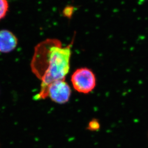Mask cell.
Returning a JSON list of instances; mask_svg holds the SVG:
<instances>
[{"label":"cell","mask_w":148,"mask_h":148,"mask_svg":"<svg viewBox=\"0 0 148 148\" xmlns=\"http://www.w3.org/2000/svg\"><path fill=\"white\" fill-rule=\"evenodd\" d=\"M72 43L64 47L58 39H48L37 45L31 64L32 72L41 81L36 99H45L50 84L65 80L70 70Z\"/></svg>","instance_id":"cell-1"},{"label":"cell","mask_w":148,"mask_h":148,"mask_svg":"<svg viewBox=\"0 0 148 148\" xmlns=\"http://www.w3.org/2000/svg\"><path fill=\"white\" fill-rule=\"evenodd\" d=\"M73 88L82 94L93 91L96 85V78L93 72L88 68H80L74 71L71 78Z\"/></svg>","instance_id":"cell-2"},{"label":"cell","mask_w":148,"mask_h":148,"mask_svg":"<svg viewBox=\"0 0 148 148\" xmlns=\"http://www.w3.org/2000/svg\"><path fill=\"white\" fill-rule=\"evenodd\" d=\"M71 89L65 80H58L53 82L48 87L46 98L49 97L56 103H67L71 95Z\"/></svg>","instance_id":"cell-3"},{"label":"cell","mask_w":148,"mask_h":148,"mask_svg":"<svg viewBox=\"0 0 148 148\" xmlns=\"http://www.w3.org/2000/svg\"><path fill=\"white\" fill-rule=\"evenodd\" d=\"M17 43V38L13 33L7 30H0V52H10L15 49Z\"/></svg>","instance_id":"cell-4"},{"label":"cell","mask_w":148,"mask_h":148,"mask_svg":"<svg viewBox=\"0 0 148 148\" xmlns=\"http://www.w3.org/2000/svg\"><path fill=\"white\" fill-rule=\"evenodd\" d=\"M9 4L7 0H0V20L6 16L8 10Z\"/></svg>","instance_id":"cell-5"},{"label":"cell","mask_w":148,"mask_h":148,"mask_svg":"<svg viewBox=\"0 0 148 148\" xmlns=\"http://www.w3.org/2000/svg\"><path fill=\"white\" fill-rule=\"evenodd\" d=\"M100 125L96 119H93L89 123L88 129L91 131L97 130L100 129Z\"/></svg>","instance_id":"cell-6"}]
</instances>
